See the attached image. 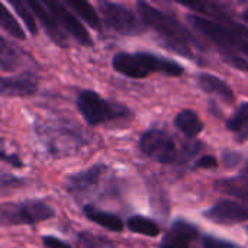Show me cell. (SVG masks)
<instances>
[{"instance_id": "cell-5", "label": "cell", "mask_w": 248, "mask_h": 248, "mask_svg": "<svg viewBox=\"0 0 248 248\" xmlns=\"http://www.w3.org/2000/svg\"><path fill=\"white\" fill-rule=\"evenodd\" d=\"M36 134L42 140L44 147L54 157H62L76 153L86 144V140L76 125L68 122H44L36 125Z\"/></svg>"}, {"instance_id": "cell-7", "label": "cell", "mask_w": 248, "mask_h": 248, "mask_svg": "<svg viewBox=\"0 0 248 248\" xmlns=\"http://www.w3.org/2000/svg\"><path fill=\"white\" fill-rule=\"evenodd\" d=\"M99 12L102 23L112 32L119 35H137L145 29L142 20H140L128 7L112 1H99Z\"/></svg>"}, {"instance_id": "cell-27", "label": "cell", "mask_w": 248, "mask_h": 248, "mask_svg": "<svg viewBox=\"0 0 248 248\" xmlns=\"http://www.w3.org/2000/svg\"><path fill=\"white\" fill-rule=\"evenodd\" d=\"M202 246H203V248H238L234 243L214 237V235H203L202 237Z\"/></svg>"}, {"instance_id": "cell-30", "label": "cell", "mask_w": 248, "mask_h": 248, "mask_svg": "<svg viewBox=\"0 0 248 248\" xmlns=\"http://www.w3.org/2000/svg\"><path fill=\"white\" fill-rule=\"evenodd\" d=\"M238 161H240V155H238V154H235V153H230V151H227V153L224 154V164H225L228 169H231V167L237 166V164H238Z\"/></svg>"}, {"instance_id": "cell-18", "label": "cell", "mask_w": 248, "mask_h": 248, "mask_svg": "<svg viewBox=\"0 0 248 248\" xmlns=\"http://www.w3.org/2000/svg\"><path fill=\"white\" fill-rule=\"evenodd\" d=\"M83 214L87 219H90L92 222L109 230V231H113V232H121L124 230V222L119 217L113 215V214H109V212H103L92 205H86L83 208Z\"/></svg>"}, {"instance_id": "cell-11", "label": "cell", "mask_w": 248, "mask_h": 248, "mask_svg": "<svg viewBox=\"0 0 248 248\" xmlns=\"http://www.w3.org/2000/svg\"><path fill=\"white\" fill-rule=\"evenodd\" d=\"M38 77L33 71L26 70L16 76H0V94L6 97H29L38 92Z\"/></svg>"}, {"instance_id": "cell-21", "label": "cell", "mask_w": 248, "mask_h": 248, "mask_svg": "<svg viewBox=\"0 0 248 248\" xmlns=\"http://www.w3.org/2000/svg\"><path fill=\"white\" fill-rule=\"evenodd\" d=\"M64 3H65L67 7H71L93 29H96V31L102 29V19L99 17L97 12L93 9V6L89 1H84V0H65Z\"/></svg>"}, {"instance_id": "cell-23", "label": "cell", "mask_w": 248, "mask_h": 248, "mask_svg": "<svg viewBox=\"0 0 248 248\" xmlns=\"http://www.w3.org/2000/svg\"><path fill=\"white\" fill-rule=\"evenodd\" d=\"M76 248H118V246L108 237L83 231L76 237Z\"/></svg>"}, {"instance_id": "cell-4", "label": "cell", "mask_w": 248, "mask_h": 248, "mask_svg": "<svg viewBox=\"0 0 248 248\" xmlns=\"http://www.w3.org/2000/svg\"><path fill=\"white\" fill-rule=\"evenodd\" d=\"M76 106L90 126L126 121L132 118V113L126 106L109 102L93 90H81L77 94Z\"/></svg>"}, {"instance_id": "cell-20", "label": "cell", "mask_w": 248, "mask_h": 248, "mask_svg": "<svg viewBox=\"0 0 248 248\" xmlns=\"http://www.w3.org/2000/svg\"><path fill=\"white\" fill-rule=\"evenodd\" d=\"M174 125L187 138H196L203 131V122L190 109H185L179 112L174 118Z\"/></svg>"}, {"instance_id": "cell-6", "label": "cell", "mask_w": 248, "mask_h": 248, "mask_svg": "<svg viewBox=\"0 0 248 248\" xmlns=\"http://www.w3.org/2000/svg\"><path fill=\"white\" fill-rule=\"evenodd\" d=\"M55 211L42 199L0 203V225H36L54 218Z\"/></svg>"}, {"instance_id": "cell-10", "label": "cell", "mask_w": 248, "mask_h": 248, "mask_svg": "<svg viewBox=\"0 0 248 248\" xmlns=\"http://www.w3.org/2000/svg\"><path fill=\"white\" fill-rule=\"evenodd\" d=\"M108 170H109V167L106 164L99 163V164L89 167L87 170L70 174L65 180L67 193L76 199H84L86 196H89L99 187V185H100L103 176L108 173Z\"/></svg>"}, {"instance_id": "cell-25", "label": "cell", "mask_w": 248, "mask_h": 248, "mask_svg": "<svg viewBox=\"0 0 248 248\" xmlns=\"http://www.w3.org/2000/svg\"><path fill=\"white\" fill-rule=\"evenodd\" d=\"M10 4L13 6V9L16 10V13L19 15V17H22L26 29L35 36L38 33V26H36V17L33 15V12L31 10V7L28 6L26 0H10Z\"/></svg>"}, {"instance_id": "cell-15", "label": "cell", "mask_w": 248, "mask_h": 248, "mask_svg": "<svg viewBox=\"0 0 248 248\" xmlns=\"http://www.w3.org/2000/svg\"><path fill=\"white\" fill-rule=\"evenodd\" d=\"M26 62H32V57H29L17 44L0 35V70L12 73Z\"/></svg>"}, {"instance_id": "cell-3", "label": "cell", "mask_w": 248, "mask_h": 248, "mask_svg": "<svg viewBox=\"0 0 248 248\" xmlns=\"http://www.w3.org/2000/svg\"><path fill=\"white\" fill-rule=\"evenodd\" d=\"M112 67L129 78H145L154 73L171 77L183 74V67L179 62L151 52H119L113 57Z\"/></svg>"}, {"instance_id": "cell-12", "label": "cell", "mask_w": 248, "mask_h": 248, "mask_svg": "<svg viewBox=\"0 0 248 248\" xmlns=\"http://www.w3.org/2000/svg\"><path fill=\"white\" fill-rule=\"evenodd\" d=\"M205 218L219 225H234L248 221V205L234 201H221L205 212Z\"/></svg>"}, {"instance_id": "cell-2", "label": "cell", "mask_w": 248, "mask_h": 248, "mask_svg": "<svg viewBox=\"0 0 248 248\" xmlns=\"http://www.w3.org/2000/svg\"><path fill=\"white\" fill-rule=\"evenodd\" d=\"M187 20L199 33H202L217 46L224 61H227L237 70L248 71V61L241 55L244 54L248 57V41L235 36L227 28H224L218 22H214L212 19L198 15H189Z\"/></svg>"}, {"instance_id": "cell-22", "label": "cell", "mask_w": 248, "mask_h": 248, "mask_svg": "<svg viewBox=\"0 0 248 248\" xmlns=\"http://www.w3.org/2000/svg\"><path fill=\"white\" fill-rule=\"evenodd\" d=\"M126 227L131 232L151 237V238H154L160 234V227L154 221H151L145 217H140V215L131 217L126 222Z\"/></svg>"}, {"instance_id": "cell-13", "label": "cell", "mask_w": 248, "mask_h": 248, "mask_svg": "<svg viewBox=\"0 0 248 248\" xmlns=\"http://www.w3.org/2000/svg\"><path fill=\"white\" fill-rule=\"evenodd\" d=\"M26 3L31 7V10L33 12L35 17L44 26V29H45L46 35L51 38V41L55 42L57 45H60L61 48H67V45H68V36H67V33L60 28V25L57 23V20L54 19V16L48 12V9L42 4V1L26 0Z\"/></svg>"}, {"instance_id": "cell-28", "label": "cell", "mask_w": 248, "mask_h": 248, "mask_svg": "<svg viewBox=\"0 0 248 248\" xmlns=\"http://www.w3.org/2000/svg\"><path fill=\"white\" fill-rule=\"evenodd\" d=\"M218 167V161L215 157L212 155H203L202 158H199L195 164H193V170L198 169H205V170H214Z\"/></svg>"}, {"instance_id": "cell-14", "label": "cell", "mask_w": 248, "mask_h": 248, "mask_svg": "<svg viewBox=\"0 0 248 248\" xmlns=\"http://www.w3.org/2000/svg\"><path fill=\"white\" fill-rule=\"evenodd\" d=\"M199 237V230L185 221L177 219L173 225L170 232L164 237L160 248H190L192 241H195Z\"/></svg>"}, {"instance_id": "cell-16", "label": "cell", "mask_w": 248, "mask_h": 248, "mask_svg": "<svg viewBox=\"0 0 248 248\" xmlns=\"http://www.w3.org/2000/svg\"><path fill=\"white\" fill-rule=\"evenodd\" d=\"M214 186L219 193L225 196L237 198L248 203V163L238 176L217 180Z\"/></svg>"}, {"instance_id": "cell-29", "label": "cell", "mask_w": 248, "mask_h": 248, "mask_svg": "<svg viewBox=\"0 0 248 248\" xmlns=\"http://www.w3.org/2000/svg\"><path fill=\"white\" fill-rule=\"evenodd\" d=\"M42 244L45 248H73L70 244L64 243L62 240L54 237V235H45L42 237Z\"/></svg>"}, {"instance_id": "cell-1", "label": "cell", "mask_w": 248, "mask_h": 248, "mask_svg": "<svg viewBox=\"0 0 248 248\" xmlns=\"http://www.w3.org/2000/svg\"><path fill=\"white\" fill-rule=\"evenodd\" d=\"M137 7L142 23L154 29L169 49L183 57H193L196 39L176 17L155 9L145 1H138Z\"/></svg>"}, {"instance_id": "cell-26", "label": "cell", "mask_w": 248, "mask_h": 248, "mask_svg": "<svg viewBox=\"0 0 248 248\" xmlns=\"http://www.w3.org/2000/svg\"><path fill=\"white\" fill-rule=\"evenodd\" d=\"M25 180L20 177H16L13 174L0 171V193H6L10 190H16L19 187H23Z\"/></svg>"}, {"instance_id": "cell-17", "label": "cell", "mask_w": 248, "mask_h": 248, "mask_svg": "<svg viewBox=\"0 0 248 248\" xmlns=\"http://www.w3.org/2000/svg\"><path fill=\"white\" fill-rule=\"evenodd\" d=\"M198 80H199V86L206 93L215 94V96H218L221 100H224L227 103H232L234 102V99H235L234 97V92L222 78L205 73V74H201L198 77Z\"/></svg>"}, {"instance_id": "cell-31", "label": "cell", "mask_w": 248, "mask_h": 248, "mask_svg": "<svg viewBox=\"0 0 248 248\" xmlns=\"http://www.w3.org/2000/svg\"><path fill=\"white\" fill-rule=\"evenodd\" d=\"M243 17H244V19H246V20L248 22V7L246 9V10H244V13H243Z\"/></svg>"}, {"instance_id": "cell-9", "label": "cell", "mask_w": 248, "mask_h": 248, "mask_svg": "<svg viewBox=\"0 0 248 248\" xmlns=\"http://www.w3.org/2000/svg\"><path fill=\"white\" fill-rule=\"evenodd\" d=\"M42 4L48 9V12L54 16V19L57 20V23L60 25V28L65 33L73 36L80 45L93 46V41H92L87 29L77 19V16L73 12L68 10V7L65 6L64 1H60V0H45V1H42Z\"/></svg>"}, {"instance_id": "cell-19", "label": "cell", "mask_w": 248, "mask_h": 248, "mask_svg": "<svg viewBox=\"0 0 248 248\" xmlns=\"http://www.w3.org/2000/svg\"><path fill=\"white\" fill-rule=\"evenodd\" d=\"M227 128L232 132L237 142L243 144L248 140V102L241 103L234 115L227 119Z\"/></svg>"}, {"instance_id": "cell-24", "label": "cell", "mask_w": 248, "mask_h": 248, "mask_svg": "<svg viewBox=\"0 0 248 248\" xmlns=\"http://www.w3.org/2000/svg\"><path fill=\"white\" fill-rule=\"evenodd\" d=\"M0 26L13 38L16 39H25V31L22 29V26L17 23V20L15 19V16L6 9V6L0 1Z\"/></svg>"}, {"instance_id": "cell-8", "label": "cell", "mask_w": 248, "mask_h": 248, "mask_svg": "<svg viewBox=\"0 0 248 248\" xmlns=\"http://www.w3.org/2000/svg\"><path fill=\"white\" fill-rule=\"evenodd\" d=\"M141 151L160 164H170L177 160V148L173 138L163 129H148L140 138Z\"/></svg>"}]
</instances>
